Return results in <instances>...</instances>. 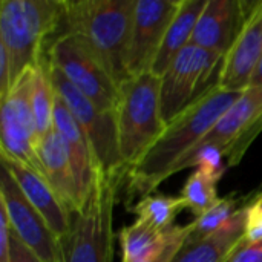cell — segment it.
Instances as JSON below:
<instances>
[{"label":"cell","mask_w":262,"mask_h":262,"mask_svg":"<svg viewBox=\"0 0 262 262\" xmlns=\"http://www.w3.org/2000/svg\"><path fill=\"white\" fill-rule=\"evenodd\" d=\"M241 95L243 92L226 91L216 84L172 120L158 141L127 172V203L152 195L163 181L172 177L178 163L204 140Z\"/></svg>","instance_id":"obj_1"},{"label":"cell","mask_w":262,"mask_h":262,"mask_svg":"<svg viewBox=\"0 0 262 262\" xmlns=\"http://www.w3.org/2000/svg\"><path fill=\"white\" fill-rule=\"evenodd\" d=\"M135 3L137 0H63L57 37L71 34L78 38L118 88L130 78L127 54Z\"/></svg>","instance_id":"obj_2"},{"label":"cell","mask_w":262,"mask_h":262,"mask_svg":"<svg viewBox=\"0 0 262 262\" xmlns=\"http://www.w3.org/2000/svg\"><path fill=\"white\" fill-rule=\"evenodd\" d=\"M63 0H2L0 46L8 52L14 83L37 68L57 37Z\"/></svg>","instance_id":"obj_3"},{"label":"cell","mask_w":262,"mask_h":262,"mask_svg":"<svg viewBox=\"0 0 262 262\" xmlns=\"http://www.w3.org/2000/svg\"><path fill=\"white\" fill-rule=\"evenodd\" d=\"M127 173L100 172L84 206L72 212L71 227L61 238L63 262L114 261V210Z\"/></svg>","instance_id":"obj_4"},{"label":"cell","mask_w":262,"mask_h":262,"mask_svg":"<svg viewBox=\"0 0 262 262\" xmlns=\"http://www.w3.org/2000/svg\"><path fill=\"white\" fill-rule=\"evenodd\" d=\"M115 117L121 158L130 170L166 130L167 124L161 114V78L146 72L124 81L120 86Z\"/></svg>","instance_id":"obj_5"},{"label":"cell","mask_w":262,"mask_h":262,"mask_svg":"<svg viewBox=\"0 0 262 262\" xmlns=\"http://www.w3.org/2000/svg\"><path fill=\"white\" fill-rule=\"evenodd\" d=\"M224 57L196 45L184 48L161 78V114L166 124L183 114L209 89L210 78L220 74Z\"/></svg>","instance_id":"obj_6"},{"label":"cell","mask_w":262,"mask_h":262,"mask_svg":"<svg viewBox=\"0 0 262 262\" xmlns=\"http://www.w3.org/2000/svg\"><path fill=\"white\" fill-rule=\"evenodd\" d=\"M49 72L55 92L63 98L71 114L86 134L95 154L100 172L127 173L129 170L124 166L120 152L115 112H106L98 109L72 83H69V80L55 66L51 64Z\"/></svg>","instance_id":"obj_7"},{"label":"cell","mask_w":262,"mask_h":262,"mask_svg":"<svg viewBox=\"0 0 262 262\" xmlns=\"http://www.w3.org/2000/svg\"><path fill=\"white\" fill-rule=\"evenodd\" d=\"M51 64L55 66L84 97L98 109L115 112L120 88L86 46L71 34H61L52 40L46 51Z\"/></svg>","instance_id":"obj_8"},{"label":"cell","mask_w":262,"mask_h":262,"mask_svg":"<svg viewBox=\"0 0 262 262\" xmlns=\"http://www.w3.org/2000/svg\"><path fill=\"white\" fill-rule=\"evenodd\" d=\"M34 69L26 71L14 83L9 94L0 100V152L17 158L43 175L37 154L38 134L31 104Z\"/></svg>","instance_id":"obj_9"},{"label":"cell","mask_w":262,"mask_h":262,"mask_svg":"<svg viewBox=\"0 0 262 262\" xmlns=\"http://www.w3.org/2000/svg\"><path fill=\"white\" fill-rule=\"evenodd\" d=\"M0 206L5 209L12 232L43 262H63L61 243L45 218L32 207L9 170L2 166Z\"/></svg>","instance_id":"obj_10"},{"label":"cell","mask_w":262,"mask_h":262,"mask_svg":"<svg viewBox=\"0 0 262 262\" xmlns=\"http://www.w3.org/2000/svg\"><path fill=\"white\" fill-rule=\"evenodd\" d=\"M262 132V86L249 88L220 118L200 144H215L226 154L229 167L241 163Z\"/></svg>","instance_id":"obj_11"},{"label":"cell","mask_w":262,"mask_h":262,"mask_svg":"<svg viewBox=\"0 0 262 262\" xmlns=\"http://www.w3.org/2000/svg\"><path fill=\"white\" fill-rule=\"evenodd\" d=\"M180 6L181 0H137L127 54V72L130 77L152 71Z\"/></svg>","instance_id":"obj_12"},{"label":"cell","mask_w":262,"mask_h":262,"mask_svg":"<svg viewBox=\"0 0 262 262\" xmlns=\"http://www.w3.org/2000/svg\"><path fill=\"white\" fill-rule=\"evenodd\" d=\"M258 3L246 0H209L195 28L192 45L226 57Z\"/></svg>","instance_id":"obj_13"},{"label":"cell","mask_w":262,"mask_h":262,"mask_svg":"<svg viewBox=\"0 0 262 262\" xmlns=\"http://www.w3.org/2000/svg\"><path fill=\"white\" fill-rule=\"evenodd\" d=\"M54 130L61 138L66 154L69 157L81 209L95 186L100 169L86 134L83 132V129L71 114L69 107L57 92L54 106Z\"/></svg>","instance_id":"obj_14"},{"label":"cell","mask_w":262,"mask_h":262,"mask_svg":"<svg viewBox=\"0 0 262 262\" xmlns=\"http://www.w3.org/2000/svg\"><path fill=\"white\" fill-rule=\"evenodd\" d=\"M262 58V0L249 15L236 41L226 54L218 84L226 91L244 92Z\"/></svg>","instance_id":"obj_15"},{"label":"cell","mask_w":262,"mask_h":262,"mask_svg":"<svg viewBox=\"0 0 262 262\" xmlns=\"http://www.w3.org/2000/svg\"><path fill=\"white\" fill-rule=\"evenodd\" d=\"M0 160L2 166L9 170L32 207L45 218L51 230L61 241V238H64L69 232L72 220V212L68 206L60 200L43 175L6 154L0 152Z\"/></svg>","instance_id":"obj_16"},{"label":"cell","mask_w":262,"mask_h":262,"mask_svg":"<svg viewBox=\"0 0 262 262\" xmlns=\"http://www.w3.org/2000/svg\"><path fill=\"white\" fill-rule=\"evenodd\" d=\"M250 193H247V201L244 206L233 215V218L220 230L212 235L190 239L178 250L172 262H226L233 250L246 238V224H247V204Z\"/></svg>","instance_id":"obj_17"},{"label":"cell","mask_w":262,"mask_h":262,"mask_svg":"<svg viewBox=\"0 0 262 262\" xmlns=\"http://www.w3.org/2000/svg\"><path fill=\"white\" fill-rule=\"evenodd\" d=\"M37 154L41 163L43 177L46 178L49 186L55 190V193L71 212L80 210V200L72 166L64 144L54 129L38 138Z\"/></svg>","instance_id":"obj_18"},{"label":"cell","mask_w":262,"mask_h":262,"mask_svg":"<svg viewBox=\"0 0 262 262\" xmlns=\"http://www.w3.org/2000/svg\"><path fill=\"white\" fill-rule=\"evenodd\" d=\"M207 2L209 0H181V6L170 23L158 55L154 61L150 71L152 74L161 77L178 57V54L192 43L195 28Z\"/></svg>","instance_id":"obj_19"},{"label":"cell","mask_w":262,"mask_h":262,"mask_svg":"<svg viewBox=\"0 0 262 262\" xmlns=\"http://www.w3.org/2000/svg\"><path fill=\"white\" fill-rule=\"evenodd\" d=\"M173 227L163 232L152 227L146 221L137 218L135 223L118 232V241L121 247V262L154 261L166 250Z\"/></svg>","instance_id":"obj_20"},{"label":"cell","mask_w":262,"mask_h":262,"mask_svg":"<svg viewBox=\"0 0 262 262\" xmlns=\"http://www.w3.org/2000/svg\"><path fill=\"white\" fill-rule=\"evenodd\" d=\"M49 58L45 55L41 63L32 72L31 86V104L35 120L38 138L54 129V106H55V89L52 86L49 72Z\"/></svg>","instance_id":"obj_21"},{"label":"cell","mask_w":262,"mask_h":262,"mask_svg":"<svg viewBox=\"0 0 262 262\" xmlns=\"http://www.w3.org/2000/svg\"><path fill=\"white\" fill-rule=\"evenodd\" d=\"M186 209L181 196H167V195H149L137 201L129 210L137 215L138 220L146 221L158 230H169L173 227L177 215Z\"/></svg>","instance_id":"obj_22"},{"label":"cell","mask_w":262,"mask_h":262,"mask_svg":"<svg viewBox=\"0 0 262 262\" xmlns=\"http://www.w3.org/2000/svg\"><path fill=\"white\" fill-rule=\"evenodd\" d=\"M246 201H247V195L241 198H236V195L220 198L207 212H204L201 216L195 218L190 223L189 238L196 239V238H203V236L215 233L233 218V215L244 206Z\"/></svg>","instance_id":"obj_23"},{"label":"cell","mask_w":262,"mask_h":262,"mask_svg":"<svg viewBox=\"0 0 262 262\" xmlns=\"http://www.w3.org/2000/svg\"><path fill=\"white\" fill-rule=\"evenodd\" d=\"M216 186L218 181L212 180L198 169L187 178L180 196L183 198L186 209H189L195 218L201 216L220 200Z\"/></svg>","instance_id":"obj_24"},{"label":"cell","mask_w":262,"mask_h":262,"mask_svg":"<svg viewBox=\"0 0 262 262\" xmlns=\"http://www.w3.org/2000/svg\"><path fill=\"white\" fill-rule=\"evenodd\" d=\"M187 167H196L200 172L206 173L212 180L220 181L224 177L229 164L226 160V154L221 147L215 144H198L178 163L173 175Z\"/></svg>","instance_id":"obj_25"},{"label":"cell","mask_w":262,"mask_h":262,"mask_svg":"<svg viewBox=\"0 0 262 262\" xmlns=\"http://www.w3.org/2000/svg\"><path fill=\"white\" fill-rule=\"evenodd\" d=\"M246 239L250 243H262V186L250 192L247 204Z\"/></svg>","instance_id":"obj_26"},{"label":"cell","mask_w":262,"mask_h":262,"mask_svg":"<svg viewBox=\"0 0 262 262\" xmlns=\"http://www.w3.org/2000/svg\"><path fill=\"white\" fill-rule=\"evenodd\" d=\"M190 235V224L187 226H175L173 230H172V236H170V241L166 247V250L158 256L155 258L154 261L150 262H172L173 258L177 256L178 250L181 249V246L186 243V239L189 238Z\"/></svg>","instance_id":"obj_27"},{"label":"cell","mask_w":262,"mask_h":262,"mask_svg":"<svg viewBox=\"0 0 262 262\" xmlns=\"http://www.w3.org/2000/svg\"><path fill=\"white\" fill-rule=\"evenodd\" d=\"M226 262H262V243H250L244 238Z\"/></svg>","instance_id":"obj_28"},{"label":"cell","mask_w":262,"mask_h":262,"mask_svg":"<svg viewBox=\"0 0 262 262\" xmlns=\"http://www.w3.org/2000/svg\"><path fill=\"white\" fill-rule=\"evenodd\" d=\"M11 236L12 229L5 209L0 206V262H11Z\"/></svg>","instance_id":"obj_29"},{"label":"cell","mask_w":262,"mask_h":262,"mask_svg":"<svg viewBox=\"0 0 262 262\" xmlns=\"http://www.w3.org/2000/svg\"><path fill=\"white\" fill-rule=\"evenodd\" d=\"M11 262H43L20 241V238L14 232L11 236Z\"/></svg>","instance_id":"obj_30"},{"label":"cell","mask_w":262,"mask_h":262,"mask_svg":"<svg viewBox=\"0 0 262 262\" xmlns=\"http://www.w3.org/2000/svg\"><path fill=\"white\" fill-rule=\"evenodd\" d=\"M258 86H262V58L252 77V81H250V88H258Z\"/></svg>","instance_id":"obj_31"}]
</instances>
